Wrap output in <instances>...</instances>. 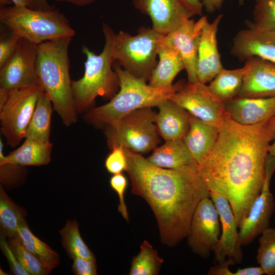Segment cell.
Instances as JSON below:
<instances>
[{
    "label": "cell",
    "mask_w": 275,
    "mask_h": 275,
    "mask_svg": "<svg viewBox=\"0 0 275 275\" xmlns=\"http://www.w3.org/2000/svg\"><path fill=\"white\" fill-rule=\"evenodd\" d=\"M274 136L275 117L244 125L227 114L213 148L198 165L210 191L229 201L238 227L262 189L268 148Z\"/></svg>",
    "instance_id": "1"
},
{
    "label": "cell",
    "mask_w": 275,
    "mask_h": 275,
    "mask_svg": "<svg viewBox=\"0 0 275 275\" xmlns=\"http://www.w3.org/2000/svg\"><path fill=\"white\" fill-rule=\"evenodd\" d=\"M125 171L131 193L143 198L157 221L161 242L174 247L187 237L197 206L210 191L195 161L173 169L151 164L141 154L124 148Z\"/></svg>",
    "instance_id": "2"
},
{
    "label": "cell",
    "mask_w": 275,
    "mask_h": 275,
    "mask_svg": "<svg viewBox=\"0 0 275 275\" xmlns=\"http://www.w3.org/2000/svg\"><path fill=\"white\" fill-rule=\"evenodd\" d=\"M72 37L47 41L37 45L36 74L39 86L50 98L53 110L69 126L77 121L69 75L68 48Z\"/></svg>",
    "instance_id": "3"
},
{
    "label": "cell",
    "mask_w": 275,
    "mask_h": 275,
    "mask_svg": "<svg viewBox=\"0 0 275 275\" xmlns=\"http://www.w3.org/2000/svg\"><path fill=\"white\" fill-rule=\"evenodd\" d=\"M114 62L113 68L119 78V90L108 103L87 112L84 119L88 123L96 125L111 124L136 109L157 106L175 92V85L168 88L152 87Z\"/></svg>",
    "instance_id": "4"
},
{
    "label": "cell",
    "mask_w": 275,
    "mask_h": 275,
    "mask_svg": "<svg viewBox=\"0 0 275 275\" xmlns=\"http://www.w3.org/2000/svg\"><path fill=\"white\" fill-rule=\"evenodd\" d=\"M105 44L101 53L96 54L85 45L82 51L87 57L84 76L72 81L74 102L77 112L86 111L97 96L111 99L119 91L118 75L113 68L115 62L111 52L112 36L114 31L103 23Z\"/></svg>",
    "instance_id": "5"
},
{
    "label": "cell",
    "mask_w": 275,
    "mask_h": 275,
    "mask_svg": "<svg viewBox=\"0 0 275 275\" xmlns=\"http://www.w3.org/2000/svg\"><path fill=\"white\" fill-rule=\"evenodd\" d=\"M0 21L21 38L37 45L75 35L65 15L56 9L38 10L15 6L1 7Z\"/></svg>",
    "instance_id": "6"
},
{
    "label": "cell",
    "mask_w": 275,
    "mask_h": 275,
    "mask_svg": "<svg viewBox=\"0 0 275 275\" xmlns=\"http://www.w3.org/2000/svg\"><path fill=\"white\" fill-rule=\"evenodd\" d=\"M164 35L152 28L141 26L132 36L121 31L112 36L111 52L114 61L133 76L149 81L158 62L156 56Z\"/></svg>",
    "instance_id": "7"
},
{
    "label": "cell",
    "mask_w": 275,
    "mask_h": 275,
    "mask_svg": "<svg viewBox=\"0 0 275 275\" xmlns=\"http://www.w3.org/2000/svg\"><path fill=\"white\" fill-rule=\"evenodd\" d=\"M156 115L151 107H144L107 125L105 134L109 148L121 146L141 154L156 148L160 143Z\"/></svg>",
    "instance_id": "8"
},
{
    "label": "cell",
    "mask_w": 275,
    "mask_h": 275,
    "mask_svg": "<svg viewBox=\"0 0 275 275\" xmlns=\"http://www.w3.org/2000/svg\"><path fill=\"white\" fill-rule=\"evenodd\" d=\"M42 90L37 85L9 91L6 101L0 105V129L8 146L15 147L24 138Z\"/></svg>",
    "instance_id": "9"
},
{
    "label": "cell",
    "mask_w": 275,
    "mask_h": 275,
    "mask_svg": "<svg viewBox=\"0 0 275 275\" xmlns=\"http://www.w3.org/2000/svg\"><path fill=\"white\" fill-rule=\"evenodd\" d=\"M209 197L203 198L197 206L186 237L192 252L204 258L214 252L221 233L218 213Z\"/></svg>",
    "instance_id": "10"
},
{
    "label": "cell",
    "mask_w": 275,
    "mask_h": 275,
    "mask_svg": "<svg viewBox=\"0 0 275 275\" xmlns=\"http://www.w3.org/2000/svg\"><path fill=\"white\" fill-rule=\"evenodd\" d=\"M172 100L191 115L219 127L227 114L224 103L209 91L208 86L199 81L178 83Z\"/></svg>",
    "instance_id": "11"
},
{
    "label": "cell",
    "mask_w": 275,
    "mask_h": 275,
    "mask_svg": "<svg viewBox=\"0 0 275 275\" xmlns=\"http://www.w3.org/2000/svg\"><path fill=\"white\" fill-rule=\"evenodd\" d=\"M274 171L275 159L268 154L262 189L238 227L242 246L249 244L269 227L270 219L275 209L274 199L270 189V180Z\"/></svg>",
    "instance_id": "12"
},
{
    "label": "cell",
    "mask_w": 275,
    "mask_h": 275,
    "mask_svg": "<svg viewBox=\"0 0 275 275\" xmlns=\"http://www.w3.org/2000/svg\"><path fill=\"white\" fill-rule=\"evenodd\" d=\"M37 45L20 38L11 58L0 67V88L7 91L38 85Z\"/></svg>",
    "instance_id": "13"
},
{
    "label": "cell",
    "mask_w": 275,
    "mask_h": 275,
    "mask_svg": "<svg viewBox=\"0 0 275 275\" xmlns=\"http://www.w3.org/2000/svg\"><path fill=\"white\" fill-rule=\"evenodd\" d=\"M134 7L149 16L152 29L166 36L196 15L180 0H132Z\"/></svg>",
    "instance_id": "14"
},
{
    "label": "cell",
    "mask_w": 275,
    "mask_h": 275,
    "mask_svg": "<svg viewBox=\"0 0 275 275\" xmlns=\"http://www.w3.org/2000/svg\"><path fill=\"white\" fill-rule=\"evenodd\" d=\"M207 20L206 16L197 21L190 18L164 36L161 41V44L172 46L180 53L189 83L199 81L197 73L198 48L202 29Z\"/></svg>",
    "instance_id": "15"
},
{
    "label": "cell",
    "mask_w": 275,
    "mask_h": 275,
    "mask_svg": "<svg viewBox=\"0 0 275 275\" xmlns=\"http://www.w3.org/2000/svg\"><path fill=\"white\" fill-rule=\"evenodd\" d=\"M210 197L217 210L221 225L219 241L213 252L215 260L219 263L227 258L240 263L243 259L242 245L237 231L238 226L230 204L223 195L214 191H210Z\"/></svg>",
    "instance_id": "16"
},
{
    "label": "cell",
    "mask_w": 275,
    "mask_h": 275,
    "mask_svg": "<svg viewBox=\"0 0 275 275\" xmlns=\"http://www.w3.org/2000/svg\"><path fill=\"white\" fill-rule=\"evenodd\" d=\"M231 54L241 60L258 57L275 64V30L248 27L239 31L233 38Z\"/></svg>",
    "instance_id": "17"
},
{
    "label": "cell",
    "mask_w": 275,
    "mask_h": 275,
    "mask_svg": "<svg viewBox=\"0 0 275 275\" xmlns=\"http://www.w3.org/2000/svg\"><path fill=\"white\" fill-rule=\"evenodd\" d=\"M223 17L219 14L211 22L205 23L200 36L197 73L198 81L210 82L224 69L217 48V32Z\"/></svg>",
    "instance_id": "18"
},
{
    "label": "cell",
    "mask_w": 275,
    "mask_h": 275,
    "mask_svg": "<svg viewBox=\"0 0 275 275\" xmlns=\"http://www.w3.org/2000/svg\"><path fill=\"white\" fill-rule=\"evenodd\" d=\"M247 70L237 97H275V64L258 57L245 60Z\"/></svg>",
    "instance_id": "19"
},
{
    "label": "cell",
    "mask_w": 275,
    "mask_h": 275,
    "mask_svg": "<svg viewBox=\"0 0 275 275\" xmlns=\"http://www.w3.org/2000/svg\"><path fill=\"white\" fill-rule=\"evenodd\" d=\"M224 106L228 116L242 125H255L275 117V97H236Z\"/></svg>",
    "instance_id": "20"
},
{
    "label": "cell",
    "mask_w": 275,
    "mask_h": 275,
    "mask_svg": "<svg viewBox=\"0 0 275 275\" xmlns=\"http://www.w3.org/2000/svg\"><path fill=\"white\" fill-rule=\"evenodd\" d=\"M155 124L158 134L165 140L183 139L189 128L190 114L170 99L157 106Z\"/></svg>",
    "instance_id": "21"
},
{
    "label": "cell",
    "mask_w": 275,
    "mask_h": 275,
    "mask_svg": "<svg viewBox=\"0 0 275 275\" xmlns=\"http://www.w3.org/2000/svg\"><path fill=\"white\" fill-rule=\"evenodd\" d=\"M218 128L190 115L189 128L183 140L198 165L207 157L217 140Z\"/></svg>",
    "instance_id": "22"
},
{
    "label": "cell",
    "mask_w": 275,
    "mask_h": 275,
    "mask_svg": "<svg viewBox=\"0 0 275 275\" xmlns=\"http://www.w3.org/2000/svg\"><path fill=\"white\" fill-rule=\"evenodd\" d=\"M52 145L30 138L21 146L5 156L4 144L0 139V162L10 163L22 167L41 166L47 164L50 160Z\"/></svg>",
    "instance_id": "23"
},
{
    "label": "cell",
    "mask_w": 275,
    "mask_h": 275,
    "mask_svg": "<svg viewBox=\"0 0 275 275\" xmlns=\"http://www.w3.org/2000/svg\"><path fill=\"white\" fill-rule=\"evenodd\" d=\"M159 62L149 80V85L155 88H168L176 76L185 65L178 50L172 46L161 44L158 51Z\"/></svg>",
    "instance_id": "24"
},
{
    "label": "cell",
    "mask_w": 275,
    "mask_h": 275,
    "mask_svg": "<svg viewBox=\"0 0 275 275\" xmlns=\"http://www.w3.org/2000/svg\"><path fill=\"white\" fill-rule=\"evenodd\" d=\"M146 159L152 164L163 169H176L194 161L183 139L166 141L154 149Z\"/></svg>",
    "instance_id": "25"
},
{
    "label": "cell",
    "mask_w": 275,
    "mask_h": 275,
    "mask_svg": "<svg viewBox=\"0 0 275 275\" xmlns=\"http://www.w3.org/2000/svg\"><path fill=\"white\" fill-rule=\"evenodd\" d=\"M52 103L42 90L39 94L36 107L25 132L24 138L43 142H50Z\"/></svg>",
    "instance_id": "26"
},
{
    "label": "cell",
    "mask_w": 275,
    "mask_h": 275,
    "mask_svg": "<svg viewBox=\"0 0 275 275\" xmlns=\"http://www.w3.org/2000/svg\"><path fill=\"white\" fill-rule=\"evenodd\" d=\"M247 66L233 70L222 69L207 86L210 93L224 104L237 97Z\"/></svg>",
    "instance_id": "27"
},
{
    "label": "cell",
    "mask_w": 275,
    "mask_h": 275,
    "mask_svg": "<svg viewBox=\"0 0 275 275\" xmlns=\"http://www.w3.org/2000/svg\"><path fill=\"white\" fill-rule=\"evenodd\" d=\"M17 235L24 246L47 269L51 271L59 265L58 254L47 244L35 236L30 230L26 223L18 229Z\"/></svg>",
    "instance_id": "28"
},
{
    "label": "cell",
    "mask_w": 275,
    "mask_h": 275,
    "mask_svg": "<svg viewBox=\"0 0 275 275\" xmlns=\"http://www.w3.org/2000/svg\"><path fill=\"white\" fill-rule=\"evenodd\" d=\"M25 212L16 204L0 187V224L3 234L8 237L17 235L19 227L25 223Z\"/></svg>",
    "instance_id": "29"
},
{
    "label": "cell",
    "mask_w": 275,
    "mask_h": 275,
    "mask_svg": "<svg viewBox=\"0 0 275 275\" xmlns=\"http://www.w3.org/2000/svg\"><path fill=\"white\" fill-rule=\"evenodd\" d=\"M163 259L150 243L144 240L140 251L131 262L129 275H157L161 268Z\"/></svg>",
    "instance_id": "30"
},
{
    "label": "cell",
    "mask_w": 275,
    "mask_h": 275,
    "mask_svg": "<svg viewBox=\"0 0 275 275\" xmlns=\"http://www.w3.org/2000/svg\"><path fill=\"white\" fill-rule=\"evenodd\" d=\"M63 248L71 258L81 257L96 260L94 254L82 239L76 221H68L60 231Z\"/></svg>",
    "instance_id": "31"
},
{
    "label": "cell",
    "mask_w": 275,
    "mask_h": 275,
    "mask_svg": "<svg viewBox=\"0 0 275 275\" xmlns=\"http://www.w3.org/2000/svg\"><path fill=\"white\" fill-rule=\"evenodd\" d=\"M258 241L257 263L265 274L275 275V228L266 229L260 235Z\"/></svg>",
    "instance_id": "32"
},
{
    "label": "cell",
    "mask_w": 275,
    "mask_h": 275,
    "mask_svg": "<svg viewBox=\"0 0 275 275\" xmlns=\"http://www.w3.org/2000/svg\"><path fill=\"white\" fill-rule=\"evenodd\" d=\"M8 242L18 261L30 274L46 275L50 272L24 246L17 235L9 237Z\"/></svg>",
    "instance_id": "33"
},
{
    "label": "cell",
    "mask_w": 275,
    "mask_h": 275,
    "mask_svg": "<svg viewBox=\"0 0 275 275\" xmlns=\"http://www.w3.org/2000/svg\"><path fill=\"white\" fill-rule=\"evenodd\" d=\"M246 24L258 30H275V0H256L253 21Z\"/></svg>",
    "instance_id": "34"
},
{
    "label": "cell",
    "mask_w": 275,
    "mask_h": 275,
    "mask_svg": "<svg viewBox=\"0 0 275 275\" xmlns=\"http://www.w3.org/2000/svg\"><path fill=\"white\" fill-rule=\"evenodd\" d=\"M20 37L7 28V30L1 32L0 35V67L14 53Z\"/></svg>",
    "instance_id": "35"
},
{
    "label": "cell",
    "mask_w": 275,
    "mask_h": 275,
    "mask_svg": "<svg viewBox=\"0 0 275 275\" xmlns=\"http://www.w3.org/2000/svg\"><path fill=\"white\" fill-rule=\"evenodd\" d=\"M111 153L105 161L107 171L113 174L121 173L126 167V158L124 148L121 146L112 149Z\"/></svg>",
    "instance_id": "36"
},
{
    "label": "cell",
    "mask_w": 275,
    "mask_h": 275,
    "mask_svg": "<svg viewBox=\"0 0 275 275\" xmlns=\"http://www.w3.org/2000/svg\"><path fill=\"white\" fill-rule=\"evenodd\" d=\"M109 183L112 188L118 195L119 199L118 211L126 221H128L129 215L124 198L127 184L126 178L122 173L114 174L111 178Z\"/></svg>",
    "instance_id": "37"
},
{
    "label": "cell",
    "mask_w": 275,
    "mask_h": 275,
    "mask_svg": "<svg viewBox=\"0 0 275 275\" xmlns=\"http://www.w3.org/2000/svg\"><path fill=\"white\" fill-rule=\"evenodd\" d=\"M73 263L72 270L76 275H96V260H92L81 257L72 258Z\"/></svg>",
    "instance_id": "38"
},
{
    "label": "cell",
    "mask_w": 275,
    "mask_h": 275,
    "mask_svg": "<svg viewBox=\"0 0 275 275\" xmlns=\"http://www.w3.org/2000/svg\"><path fill=\"white\" fill-rule=\"evenodd\" d=\"M1 247L7 257L13 274L16 275H30V274L21 265L11 250L8 241L4 235L1 238Z\"/></svg>",
    "instance_id": "39"
},
{
    "label": "cell",
    "mask_w": 275,
    "mask_h": 275,
    "mask_svg": "<svg viewBox=\"0 0 275 275\" xmlns=\"http://www.w3.org/2000/svg\"><path fill=\"white\" fill-rule=\"evenodd\" d=\"M236 263L235 261L231 258H227L224 262L219 263L210 267L208 272L209 275H234L230 269V265H233Z\"/></svg>",
    "instance_id": "40"
},
{
    "label": "cell",
    "mask_w": 275,
    "mask_h": 275,
    "mask_svg": "<svg viewBox=\"0 0 275 275\" xmlns=\"http://www.w3.org/2000/svg\"><path fill=\"white\" fill-rule=\"evenodd\" d=\"M206 11L211 13L219 10L223 6L224 0H199Z\"/></svg>",
    "instance_id": "41"
},
{
    "label": "cell",
    "mask_w": 275,
    "mask_h": 275,
    "mask_svg": "<svg viewBox=\"0 0 275 275\" xmlns=\"http://www.w3.org/2000/svg\"><path fill=\"white\" fill-rule=\"evenodd\" d=\"M234 275H262L265 274L263 268L259 266H250L243 268H238L235 272Z\"/></svg>",
    "instance_id": "42"
},
{
    "label": "cell",
    "mask_w": 275,
    "mask_h": 275,
    "mask_svg": "<svg viewBox=\"0 0 275 275\" xmlns=\"http://www.w3.org/2000/svg\"><path fill=\"white\" fill-rule=\"evenodd\" d=\"M186 7L191 10L195 15H202L203 6L199 0H180Z\"/></svg>",
    "instance_id": "43"
},
{
    "label": "cell",
    "mask_w": 275,
    "mask_h": 275,
    "mask_svg": "<svg viewBox=\"0 0 275 275\" xmlns=\"http://www.w3.org/2000/svg\"><path fill=\"white\" fill-rule=\"evenodd\" d=\"M31 9L38 10H49L55 9V7L50 5L47 0H32Z\"/></svg>",
    "instance_id": "44"
},
{
    "label": "cell",
    "mask_w": 275,
    "mask_h": 275,
    "mask_svg": "<svg viewBox=\"0 0 275 275\" xmlns=\"http://www.w3.org/2000/svg\"><path fill=\"white\" fill-rule=\"evenodd\" d=\"M57 2H66L78 6H84L89 5L95 0H53Z\"/></svg>",
    "instance_id": "45"
},
{
    "label": "cell",
    "mask_w": 275,
    "mask_h": 275,
    "mask_svg": "<svg viewBox=\"0 0 275 275\" xmlns=\"http://www.w3.org/2000/svg\"><path fill=\"white\" fill-rule=\"evenodd\" d=\"M14 6L21 7H28L31 8L32 0H10Z\"/></svg>",
    "instance_id": "46"
},
{
    "label": "cell",
    "mask_w": 275,
    "mask_h": 275,
    "mask_svg": "<svg viewBox=\"0 0 275 275\" xmlns=\"http://www.w3.org/2000/svg\"><path fill=\"white\" fill-rule=\"evenodd\" d=\"M273 141V143L269 146L268 154L275 159V136Z\"/></svg>",
    "instance_id": "47"
},
{
    "label": "cell",
    "mask_w": 275,
    "mask_h": 275,
    "mask_svg": "<svg viewBox=\"0 0 275 275\" xmlns=\"http://www.w3.org/2000/svg\"><path fill=\"white\" fill-rule=\"evenodd\" d=\"M1 7L8 6L12 3L10 0H0Z\"/></svg>",
    "instance_id": "48"
},
{
    "label": "cell",
    "mask_w": 275,
    "mask_h": 275,
    "mask_svg": "<svg viewBox=\"0 0 275 275\" xmlns=\"http://www.w3.org/2000/svg\"><path fill=\"white\" fill-rule=\"evenodd\" d=\"M0 274L3 275V274H7L6 272H4V271L2 270V269H0Z\"/></svg>",
    "instance_id": "49"
}]
</instances>
